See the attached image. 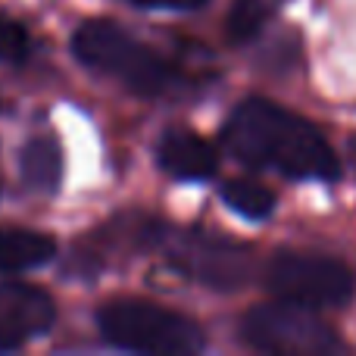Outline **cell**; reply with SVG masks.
Returning <instances> with one entry per match:
<instances>
[{
	"instance_id": "12",
	"label": "cell",
	"mask_w": 356,
	"mask_h": 356,
	"mask_svg": "<svg viewBox=\"0 0 356 356\" xmlns=\"http://www.w3.org/2000/svg\"><path fill=\"white\" fill-rule=\"evenodd\" d=\"M222 200L244 219H266L275 209V194L272 188H266L263 181L253 178H232L222 184Z\"/></svg>"
},
{
	"instance_id": "6",
	"label": "cell",
	"mask_w": 356,
	"mask_h": 356,
	"mask_svg": "<svg viewBox=\"0 0 356 356\" xmlns=\"http://www.w3.org/2000/svg\"><path fill=\"white\" fill-rule=\"evenodd\" d=\"M154 244L166 247V259L178 272L197 278L200 284H209V288H241L253 272L250 250L234 241L219 238V234L166 232L163 225H156Z\"/></svg>"
},
{
	"instance_id": "11",
	"label": "cell",
	"mask_w": 356,
	"mask_h": 356,
	"mask_svg": "<svg viewBox=\"0 0 356 356\" xmlns=\"http://www.w3.org/2000/svg\"><path fill=\"white\" fill-rule=\"evenodd\" d=\"M288 0H234L228 10V38L238 44L253 41Z\"/></svg>"
},
{
	"instance_id": "10",
	"label": "cell",
	"mask_w": 356,
	"mask_h": 356,
	"mask_svg": "<svg viewBox=\"0 0 356 356\" xmlns=\"http://www.w3.org/2000/svg\"><path fill=\"white\" fill-rule=\"evenodd\" d=\"M19 172L29 191L35 194H54L60 188L63 178V150L56 144V138L38 135L19 154Z\"/></svg>"
},
{
	"instance_id": "13",
	"label": "cell",
	"mask_w": 356,
	"mask_h": 356,
	"mask_svg": "<svg viewBox=\"0 0 356 356\" xmlns=\"http://www.w3.org/2000/svg\"><path fill=\"white\" fill-rule=\"evenodd\" d=\"M29 54V31L22 22L0 13V63H19Z\"/></svg>"
},
{
	"instance_id": "2",
	"label": "cell",
	"mask_w": 356,
	"mask_h": 356,
	"mask_svg": "<svg viewBox=\"0 0 356 356\" xmlns=\"http://www.w3.org/2000/svg\"><path fill=\"white\" fill-rule=\"evenodd\" d=\"M72 50L85 66L116 79L141 97H156L178 85V72L156 50L131 38L110 19H88L72 35Z\"/></svg>"
},
{
	"instance_id": "5",
	"label": "cell",
	"mask_w": 356,
	"mask_h": 356,
	"mask_svg": "<svg viewBox=\"0 0 356 356\" xmlns=\"http://www.w3.org/2000/svg\"><path fill=\"white\" fill-rule=\"evenodd\" d=\"M353 272L341 259L322 253H275L266 266V288L275 300L307 309H334L353 297Z\"/></svg>"
},
{
	"instance_id": "1",
	"label": "cell",
	"mask_w": 356,
	"mask_h": 356,
	"mask_svg": "<svg viewBox=\"0 0 356 356\" xmlns=\"http://www.w3.org/2000/svg\"><path fill=\"white\" fill-rule=\"evenodd\" d=\"M222 144L253 169H275L288 178L319 181L341 175V163L322 131L266 97H247L234 106L222 129Z\"/></svg>"
},
{
	"instance_id": "8",
	"label": "cell",
	"mask_w": 356,
	"mask_h": 356,
	"mask_svg": "<svg viewBox=\"0 0 356 356\" xmlns=\"http://www.w3.org/2000/svg\"><path fill=\"white\" fill-rule=\"evenodd\" d=\"M156 160H160L163 172H169L172 178H181V181L209 178L216 172V166H219V156H216L213 144L188 129L166 131L160 147H156Z\"/></svg>"
},
{
	"instance_id": "4",
	"label": "cell",
	"mask_w": 356,
	"mask_h": 356,
	"mask_svg": "<svg viewBox=\"0 0 356 356\" xmlns=\"http://www.w3.org/2000/svg\"><path fill=\"white\" fill-rule=\"evenodd\" d=\"M241 334L253 350L275 356H332L347 350L341 334L325 325L316 309L284 300L253 307L241 322Z\"/></svg>"
},
{
	"instance_id": "14",
	"label": "cell",
	"mask_w": 356,
	"mask_h": 356,
	"mask_svg": "<svg viewBox=\"0 0 356 356\" xmlns=\"http://www.w3.org/2000/svg\"><path fill=\"white\" fill-rule=\"evenodd\" d=\"M141 10H200L209 0H129Z\"/></svg>"
},
{
	"instance_id": "7",
	"label": "cell",
	"mask_w": 356,
	"mask_h": 356,
	"mask_svg": "<svg viewBox=\"0 0 356 356\" xmlns=\"http://www.w3.org/2000/svg\"><path fill=\"white\" fill-rule=\"evenodd\" d=\"M56 319L50 294L22 282L0 284V353L41 338Z\"/></svg>"
},
{
	"instance_id": "9",
	"label": "cell",
	"mask_w": 356,
	"mask_h": 356,
	"mask_svg": "<svg viewBox=\"0 0 356 356\" xmlns=\"http://www.w3.org/2000/svg\"><path fill=\"white\" fill-rule=\"evenodd\" d=\"M56 257V241L35 228H0V275L38 269Z\"/></svg>"
},
{
	"instance_id": "3",
	"label": "cell",
	"mask_w": 356,
	"mask_h": 356,
	"mask_svg": "<svg viewBox=\"0 0 356 356\" xmlns=\"http://www.w3.org/2000/svg\"><path fill=\"white\" fill-rule=\"evenodd\" d=\"M97 328L110 344L135 353L188 356L203 350V328L184 313L150 300H113L97 313Z\"/></svg>"
}]
</instances>
